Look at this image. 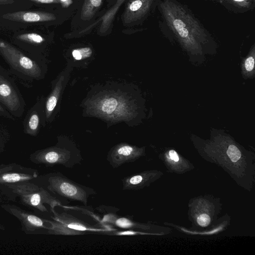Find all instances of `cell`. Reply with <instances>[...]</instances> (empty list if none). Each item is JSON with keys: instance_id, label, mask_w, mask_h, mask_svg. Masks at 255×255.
<instances>
[{"instance_id": "obj_13", "label": "cell", "mask_w": 255, "mask_h": 255, "mask_svg": "<svg viewBox=\"0 0 255 255\" xmlns=\"http://www.w3.org/2000/svg\"><path fill=\"white\" fill-rule=\"evenodd\" d=\"M36 174L5 172L0 173V184H15L26 182L36 177Z\"/></svg>"}, {"instance_id": "obj_27", "label": "cell", "mask_w": 255, "mask_h": 255, "mask_svg": "<svg viewBox=\"0 0 255 255\" xmlns=\"http://www.w3.org/2000/svg\"><path fill=\"white\" fill-rule=\"evenodd\" d=\"M0 112H4V110L0 104Z\"/></svg>"}, {"instance_id": "obj_2", "label": "cell", "mask_w": 255, "mask_h": 255, "mask_svg": "<svg viewBox=\"0 0 255 255\" xmlns=\"http://www.w3.org/2000/svg\"><path fill=\"white\" fill-rule=\"evenodd\" d=\"M45 181L49 192L64 200L80 202L85 206L88 198L97 194L93 188L77 183L59 172L48 174Z\"/></svg>"}, {"instance_id": "obj_12", "label": "cell", "mask_w": 255, "mask_h": 255, "mask_svg": "<svg viewBox=\"0 0 255 255\" xmlns=\"http://www.w3.org/2000/svg\"><path fill=\"white\" fill-rule=\"evenodd\" d=\"M228 10L237 13L248 12L254 9L255 0H217Z\"/></svg>"}, {"instance_id": "obj_4", "label": "cell", "mask_w": 255, "mask_h": 255, "mask_svg": "<svg viewBox=\"0 0 255 255\" xmlns=\"http://www.w3.org/2000/svg\"><path fill=\"white\" fill-rule=\"evenodd\" d=\"M31 160L37 164L60 165L71 168L80 164L83 157L80 151L73 144L66 143L39 150L32 155Z\"/></svg>"}, {"instance_id": "obj_26", "label": "cell", "mask_w": 255, "mask_h": 255, "mask_svg": "<svg viewBox=\"0 0 255 255\" xmlns=\"http://www.w3.org/2000/svg\"><path fill=\"white\" fill-rule=\"evenodd\" d=\"M13 169L12 166H5L2 168H0V173H2L3 172H7L10 171Z\"/></svg>"}, {"instance_id": "obj_22", "label": "cell", "mask_w": 255, "mask_h": 255, "mask_svg": "<svg viewBox=\"0 0 255 255\" xmlns=\"http://www.w3.org/2000/svg\"><path fill=\"white\" fill-rule=\"evenodd\" d=\"M255 60L253 56H249L245 62V67L248 71H251L254 68Z\"/></svg>"}, {"instance_id": "obj_16", "label": "cell", "mask_w": 255, "mask_h": 255, "mask_svg": "<svg viewBox=\"0 0 255 255\" xmlns=\"http://www.w3.org/2000/svg\"><path fill=\"white\" fill-rule=\"evenodd\" d=\"M60 87L59 83H58L49 96L46 103V115L48 118L55 108L60 92Z\"/></svg>"}, {"instance_id": "obj_17", "label": "cell", "mask_w": 255, "mask_h": 255, "mask_svg": "<svg viewBox=\"0 0 255 255\" xmlns=\"http://www.w3.org/2000/svg\"><path fill=\"white\" fill-rule=\"evenodd\" d=\"M16 38L19 40L33 44H39L45 41L40 35L36 33H26L18 35Z\"/></svg>"}, {"instance_id": "obj_21", "label": "cell", "mask_w": 255, "mask_h": 255, "mask_svg": "<svg viewBox=\"0 0 255 255\" xmlns=\"http://www.w3.org/2000/svg\"><path fill=\"white\" fill-rule=\"evenodd\" d=\"M197 223L201 227H205L209 225L211 219L209 216L206 214H202L199 215L197 218Z\"/></svg>"}, {"instance_id": "obj_7", "label": "cell", "mask_w": 255, "mask_h": 255, "mask_svg": "<svg viewBox=\"0 0 255 255\" xmlns=\"http://www.w3.org/2000/svg\"><path fill=\"white\" fill-rule=\"evenodd\" d=\"M158 0H129L122 15L124 24L128 25L143 21L157 8Z\"/></svg>"}, {"instance_id": "obj_1", "label": "cell", "mask_w": 255, "mask_h": 255, "mask_svg": "<svg viewBox=\"0 0 255 255\" xmlns=\"http://www.w3.org/2000/svg\"><path fill=\"white\" fill-rule=\"evenodd\" d=\"M157 8L162 34L177 40L188 50H195L202 45L211 44L214 39L188 7L177 0H158Z\"/></svg>"}, {"instance_id": "obj_18", "label": "cell", "mask_w": 255, "mask_h": 255, "mask_svg": "<svg viewBox=\"0 0 255 255\" xmlns=\"http://www.w3.org/2000/svg\"><path fill=\"white\" fill-rule=\"evenodd\" d=\"M39 125V116L35 112H33L30 116L27 123L26 128L27 133L31 135H35L38 129Z\"/></svg>"}, {"instance_id": "obj_11", "label": "cell", "mask_w": 255, "mask_h": 255, "mask_svg": "<svg viewBox=\"0 0 255 255\" xmlns=\"http://www.w3.org/2000/svg\"><path fill=\"white\" fill-rule=\"evenodd\" d=\"M0 102L9 110L15 111L20 107L19 97L10 83L0 75Z\"/></svg>"}, {"instance_id": "obj_9", "label": "cell", "mask_w": 255, "mask_h": 255, "mask_svg": "<svg viewBox=\"0 0 255 255\" xmlns=\"http://www.w3.org/2000/svg\"><path fill=\"white\" fill-rule=\"evenodd\" d=\"M141 150L128 144H121L113 148L108 153L107 159L114 168L133 162L141 155Z\"/></svg>"}, {"instance_id": "obj_5", "label": "cell", "mask_w": 255, "mask_h": 255, "mask_svg": "<svg viewBox=\"0 0 255 255\" xmlns=\"http://www.w3.org/2000/svg\"><path fill=\"white\" fill-rule=\"evenodd\" d=\"M53 214L54 217H52L53 220H47L49 224L47 230L48 234L79 235L105 231L98 226L87 224L67 213L58 214L55 212Z\"/></svg>"}, {"instance_id": "obj_10", "label": "cell", "mask_w": 255, "mask_h": 255, "mask_svg": "<svg viewBox=\"0 0 255 255\" xmlns=\"http://www.w3.org/2000/svg\"><path fill=\"white\" fill-rule=\"evenodd\" d=\"M2 18L21 22H45L56 19L54 14L43 11H18L8 12L3 14Z\"/></svg>"}, {"instance_id": "obj_23", "label": "cell", "mask_w": 255, "mask_h": 255, "mask_svg": "<svg viewBox=\"0 0 255 255\" xmlns=\"http://www.w3.org/2000/svg\"><path fill=\"white\" fill-rule=\"evenodd\" d=\"M39 3H59V0H28Z\"/></svg>"}, {"instance_id": "obj_25", "label": "cell", "mask_w": 255, "mask_h": 255, "mask_svg": "<svg viewBox=\"0 0 255 255\" xmlns=\"http://www.w3.org/2000/svg\"><path fill=\"white\" fill-rule=\"evenodd\" d=\"M14 2L13 0H0V5L11 4Z\"/></svg>"}, {"instance_id": "obj_14", "label": "cell", "mask_w": 255, "mask_h": 255, "mask_svg": "<svg viewBox=\"0 0 255 255\" xmlns=\"http://www.w3.org/2000/svg\"><path fill=\"white\" fill-rule=\"evenodd\" d=\"M126 0H117L115 4L102 17V22L100 27V32H106L110 28L115 15L119 10L120 6Z\"/></svg>"}, {"instance_id": "obj_8", "label": "cell", "mask_w": 255, "mask_h": 255, "mask_svg": "<svg viewBox=\"0 0 255 255\" xmlns=\"http://www.w3.org/2000/svg\"><path fill=\"white\" fill-rule=\"evenodd\" d=\"M1 207L20 221L25 232H32L42 229L47 230L49 227L46 219L27 212L16 206L5 204Z\"/></svg>"}, {"instance_id": "obj_15", "label": "cell", "mask_w": 255, "mask_h": 255, "mask_svg": "<svg viewBox=\"0 0 255 255\" xmlns=\"http://www.w3.org/2000/svg\"><path fill=\"white\" fill-rule=\"evenodd\" d=\"M102 0H85L82 7L81 18L82 20L91 19L100 8Z\"/></svg>"}, {"instance_id": "obj_28", "label": "cell", "mask_w": 255, "mask_h": 255, "mask_svg": "<svg viewBox=\"0 0 255 255\" xmlns=\"http://www.w3.org/2000/svg\"><path fill=\"white\" fill-rule=\"evenodd\" d=\"M210 0V1H213V2H216V1H217V0Z\"/></svg>"}, {"instance_id": "obj_19", "label": "cell", "mask_w": 255, "mask_h": 255, "mask_svg": "<svg viewBox=\"0 0 255 255\" xmlns=\"http://www.w3.org/2000/svg\"><path fill=\"white\" fill-rule=\"evenodd\" d=\"M92 54V50L90 47H83L73 50V57L77 60L90 57Z\"/></svg>"}, {"instance_id": "obj_6", "label": "cell", "mask_w": 255, "mask_h": 255, "mask_svg": "<svg viewBox=\"0 0 255 255\" xmlns=\"http://www.w3.org/2000/svg\"><path fill=\"white\" fill-rule=\"evenodd\" d=\"M0 54L13 68L28 76H40L41 70L37 64L8 42L0 38Z\"/></svg>"}, {"instance_id": "obj_20", "label": "cell", "mask_w": 255, "mask_h": 255, "mask_svg": "<svg viewBox=\"0 0 255 255\" xmlns=\"http://www.w3.org/2000/svg\"><path fill=\"white\" fill-rule=\"evenodd\" d=\"M227 154L231 160L233 162L238 161L241 157V152L235 145H229L227 151Z\"/></svg>"}, {"instance_id": "obj_24", "label": "cell", "mask_w": 255, "mask_h": 255, "mask_svg": "<svg viewBox=\"0 0 255 255\" xmlns=\"http://www.w3.org/2000/svg\"><path fill=\"white\" fill-rule=\"evenodd\" d=\"M170 157L175 162H178L179 158L177 152L174 150H171L169 152Z\"/></svg>"}, {"instance_id": "obj_3", "label": "cell", "mask_w": 255, "mask_h": 255, "mask_svg": "<svg viewBox=\"0 0 255 255\" xmlns=\"http://www.w3.org/2000/svg\"><path fill=\"white\" fill-rule=\"evenodd\" d=\"M7 186L20 197L24 204L41 212H49L45 205L47 204L49 206L50 211L54 213L55 208L61 205V202L48 191L33 183L26 181L9 184Z\"/></svg>"}]
</instances>
